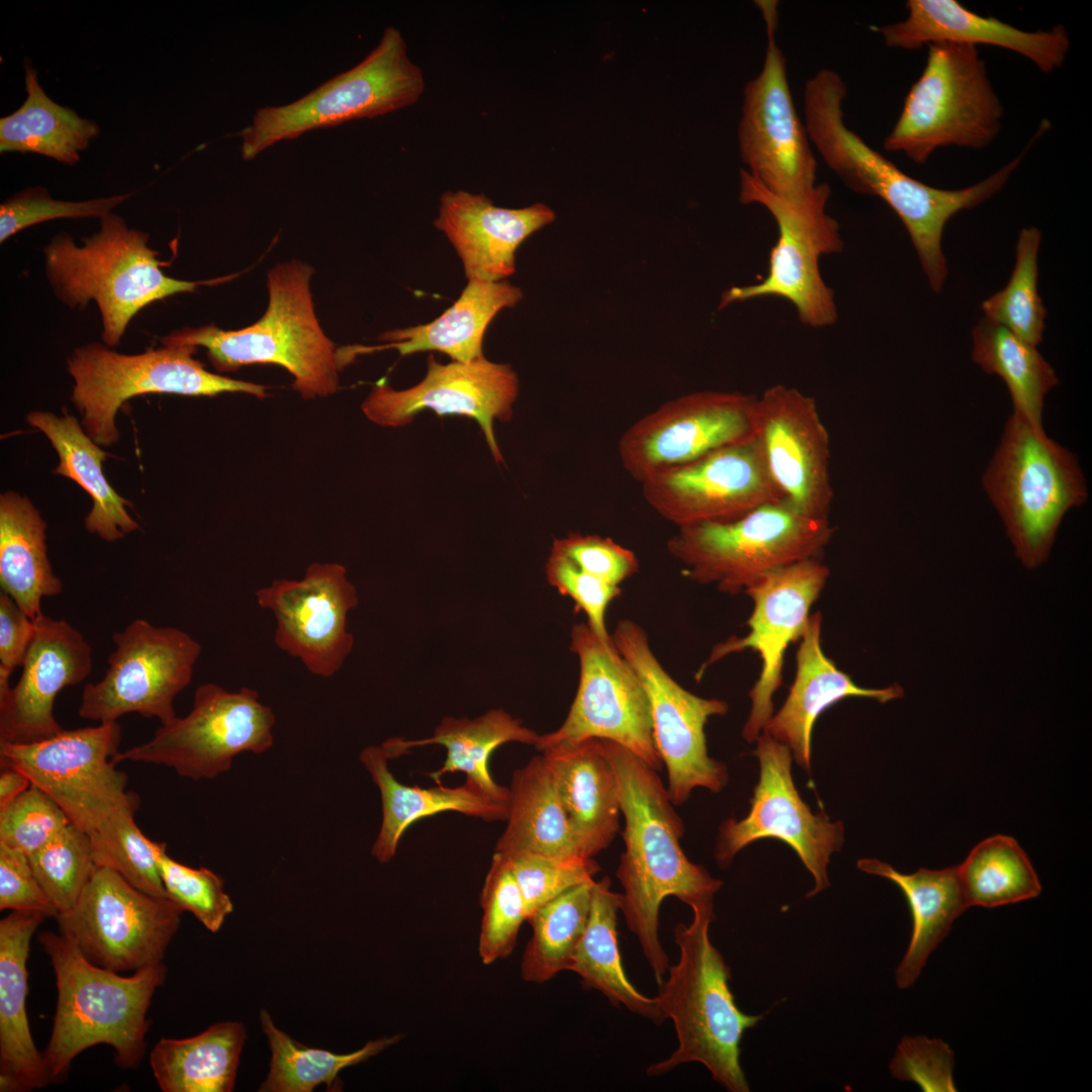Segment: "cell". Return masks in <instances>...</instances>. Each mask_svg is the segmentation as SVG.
I'll return each instance as SVG.
<instances>
[{
    "label": "cell",
    "instance_id": "obj_35",
    "mask_svg": "<svg viewBox=\"0 0 1092 1092\" xmlns=\"http://www.w3.org/2000/svg\"><path fill=\"white\" fill-rule=\"evenodd\" d=\"M540 735L524 726L522 722L502 709L490 710L474 718L446 717L436 727L432 736L418 740L390 738L383 742L391 758L407 752L413 747L438 744L447 749L441 768L429 776L436 784L450 772L466 775V783L486 797L509 805L510 788L497 785L489 774L488 762L492 752L508 742L536 745Z\"/></svg>",
    "mask_w": 1092,
    "mask_h": 1092
},
{
    "label": "cell",
    "instance_id": "obj_58",
    "mask_svg": "<svg viewBox=\"0 0 1092 1092\" xmlns=\"http://www.w3.org/2000/svg\"><path fill=\"white\" fill-rule=\"evenodd\" d=\"M0 909L35 910L49 917H58V911L31 869L28 855L1 842Z\"/></svg>",
    "mask_w": 1092,
    "mask_h": 1092
},
{
    "label": "cell",
    "instance_id": "obj_31",
    "mask_svg": "<svg viewBox=\"0 0 1092 1092\" xmlns=\"http://www.w3.org/2000/svg\"><path fill=\"white\" fill-rule=\"evenodd\" d=\"M49 916L13 910L0 921V1091H31L51 1083L26 1012L30 939Z\"/></svg>",
    "mask_w": 1092,
    "mask_h": 1092
},
{
    "label": "cell",
    "instance_id": "obj_37",
    "mask_svg": "<svg viewBox=\"0 0 1092 1092\" xmlns=\"http://www.w3.org/2000/svg\"><path fill=\"white\" fill-rule=\"evenodd\" d=\"M510 794L507 826L494 852L505 857L519 853L586 857L543 755L514 771Z\"/></svg>",
    "mask_w": 1092,
    "mask_h": 1092
},
{
    "label": "cell",
    "instance_id": "obj_39",
    "mask_svg": "<svg viewBox=\"0 0 1092 1092\" xmlns=\"http://www.w3.org/2000/svg\"><path fill=\"white\" fill-rule=\"evenodd\" d=\"M47 524L31 502L14 491L0 496V585L32 620L41 600L60 595L62 580L47 553Z\"/></svg>",
    "mask_w": 1092,
    "mask_h": 1092
},
{
    "label": "cell",
    "instance_id": "obj_49",
    "mask_svg": "<svg viewBox=\"0 0 1092 1092\" xmlns=\"http://www.w3.org/2000/svg\"><path fill=\"white\" fill-rule=\"evenodd\" d=\"M28 859L58 915L74 908L97 868L89 835L72 823Z\"/></svg>",
    "mask_w": 1092,
    "mask_h": 1092
},
{
    "label": "cell",
    "instance_id": "obj_33",
    "mask_svg": "<svg viewBox=\"0 0 1092 1092\" xmlns=\"http://www.w3.org/2000/svg\"><path fill=\"white\" fill-rule=\"evenodd\" d=\"M522 298V290L508 280H468L458 299L436 320L387 331L378 337L385 345L349 346L346 352L353 360L357 355L385 349H394L401 356L436 351L452 361L470 362L484 356V334L494 316Z\"/></svg>",
    "mask_w": 1092,
    "mask_h": 1092
},
{
    "label": "cell",
    "instance_id": "obj_9",
    "mask_svg": "<svg viewBox=\"0 0 1092 1092\" xmlns=\"http://www.w3.org/2000/svg\"><path fill=\"white\" fill-rule=\"evenodd\" d=\"M425 91L421 68L413 63L396 27L387 26L377 46L356 66L301 98L258 108L238 135L244 160L275 144L313 129L374 118L411 106Z\"/></svg>",
    "mask_w": 1092,
    "mask_h": 1092
},
{
    "label": "cell",
    "instance_id": "obj_6",
    "mask_svg": "<svg viewBox=\"0 0 1092 1092\" xmlns=\"http://www.w3.org/2000/svg\"><path fill=\"white\" fill-rule=\"evenodd\" d=\"M149 235L129 228L113 212L100 218V229L77 245L66 232L43 248L44 271L55 296L70 308L98 306L102 333L115 347L128 324L144 307L200 284L165 275L159 253L149 246Z\"/></svg>",
    "mask_w": 1092,
    "mask_h": 1092
},
{
    "label": "cell",
    "instance_id": "obj_15",
    "mask_svg": "<svg viewBox=\"0 0 1092 1092\" xmlns=\"http://www.w3.org/2000/svg\"><path fill=\"white\" fill-rule=\"evenodd\" d=\"M120 739L117 722L64 729L34 742L0 743V764L22 772L89 833L138 796L126 791L127 776L112 761Z\"/></svg>",
    "mask_w": 1092,
    "mask_h": 1092
},
{
    "label": "cell",
    "instance_id": "obj_4",
    "mask_svg": "<svg viewBox=\"0 0 1092 1092\" xmlns=\"http://www.w3.org/2000/svg\"><path fill=\"white\" fill-rule=\"evenodd\" d=\"M714 912L695 911L689 925L678 923L674 941L679 959L655 997L664 1019L672 1020L678 1045L647 1074H665L687 1063H700L713 1080L730 1092H748L740 1065L744 1032L763 1017L742 1012L729 987L731 970L712 944L709 929Z\"/></svg>",
    "mask_w": 1092,
    "mask_h": 1092
},
{
    "label": "cell",
    "instance_id": "obj_16",
    "mask_svg": "<svg viewBox=\"0 0 1092 1092\" xmlns=\"http://www.w3.org/2000/svg\"><path fill=\"white\" fill-rule=\"evenodd\" d=\"M611 636L647 696L653 741L667 770L672 804L685 803L696 788L720 792L728 771L724 763L709 756L705 726L710 717L725 715L728 704L698 697L677 684L652 652L647 633L634 621H619Z\"/></svg>",
    "mask_w": 1092,
    "mask_h": 1092
},
{
    "label": "cell",
    "instance_id": "obj_13",
    "mask_svg": "<svg viewBox=\"0 0 1092 1092\" xmlns=\"http://www.w3.org/2000/svg\"><path fill=\"white\" fill-rule=\"evenodd\" d=\"M755 4L764 20L766 49L760 72L743 90L737 131L740 156L745 171L771 193L801 199L817 185V160L776 37L779 3L760 0Z\"/></svg>",
    "mask_w": 1092,
    "mask_h": 1092
},
{
    "label": "cell",
    "instance_id": "obj_34",
    "mask_svg": "<svg viewBox=\"0 0 1092 1092\" xmlns=\"http://www.w3.org/2000/svg\"><path fill=\"white\" fill-rule=\"evenodd\" d=\"M390 758L383 745L368 746L360 754L381 797L382 821L371 848L379 862L390 861L405 830L427 816L454 811L488 821L506 820L509 805L491 800L467 783L456 788H422L399 783L388 767Z\"/></svg>",
    "mask_w": 1092,
    "mask_h": 1092
},
{
    "label": "cell",
    "instance_id": "obj_38",
    "mask_svg": "<svg viewBox=\"0 0 1092 1092\" xmlns=\"http://www.w3.org/2000/svg\"><path fill=\"white\" fill-rule=\"evenodd\" d=\"M27 423L40 430L56 449L59 465L54 473L73 479L90 494L93 506L84 520L89 533L113 542L140 528L126 511L130 503L105 478L102 462L106 453L87 435L75 417L67 412L62 417L49 412H32L27 416Z\"/></svg>",
    "mask_w": 1092,
    "mask_h": 1092
},
{
    "label": "cell",
    "instance_id": "obj_19",
    "mask_svg": "<svg viewBox=\"0 0 1092 1092\" xmlns=\"http://www.w3.org/2000/svg\"><path fill=\"white\" fill-rule=\"evenodd\" d=\"M754 755L759 761V780L750 800L748 814L724 821L719 829L715 857L728 867L743 847L763 838H776L791 846L814 879L807 894L812 897L829 887L827 867L830 855L844 840L841 821L831 822L822 811L812 813L802 800L792 777V752L765 732L756 739Z\"/></svg>",
    "mask_w": 1092,
    "mask_h": 1092
},
{
    "label": "cell",
    "instance_id": "obj_42",
    "mask_svg": "<svg viewBox=\"0 0 1092 1092\" xmlns=\"http://www.w3.org/2000/svg\"><path fill=\"white\" fill-rule=\"evenodd\" d=\"M24 72V102L0 118V152L34 153L66 165L77 164L81 152L99 135L100 127L52 100L27 60Z\"/></svg>",
    "mask_w": 1092,
    "mask_h": 1092
},
{
    "label": "cell",
    "instance_id": "obj_52",
    "mask_svg": "<svg viewBox=\"0 0 1092 1092\" xmlns=\"http://www.w3.org/2000/svg\"><path fill=\"white\" fill-rule=\"evenodd\" d=\"M159 873L169 898L209 931L217 932L234 911L224 881L212 871L180 863L164 849L159 857Z\"/></svg>",
    "mask_w": 1092,
    "mask_h": 1092
},
{
    "label": "cell",
    "instance_id": "obj_27",
    "mask_svg": "<svg viewBox=\"0 0 1092 1092\" xmlns=\"http://www.w3.org/2000/svg\"><path fill=\"white\" fill-rule=\"evenodd\" d=\"M33 623L21 675L0 697V743L34 742L64 730L54 716L55 700L92 670V649L79 630L43 614Z\"/></svg>",
    "mask_w": 1092,
    "mask_h": 1092
},
{
    "label": "cell",
    "instance_id": "obj_59",
    "mask_svg": "<svg viewBox=\"0 0 1092 1092\" xmlns=\"http://www.w3.org/2000/svg\"><path fill=\"white\" fill-rule=\"evenodd\" d=\"M34 634V623L4 592L0 593V697L9 690V679L22 666Z\"/></svg>",
    "mask_w": 1092,
    "mask_h": 1092
},
{
    "label": "cell",
    "instance_id": "obj_14",
    "mask_svg": "<svg viewBox=\"0 0 1092 1092\" xmlns=\"http://www.w3.org/2000/svg\"><path fill=\"white\" fill-rule=\"evenodd\" d=\"M275 722L256 690L229 692L204 684L195 690L185 717L161 725L149 741L117 752L112 761L161 764L187 779L212 780L228 771L237 755L270 749Z\"/></svg>",
    "mask_w": 1092,
    "mask_h": 1092
},
{
    "label": "cell",
    "instance_id": "obj_23",
    "mask_svg": "<svg viewBox=\"0 0 1092 1092\" xmlns=\"http://www.w3.org/2000/svg\"><path fill=\"white\" fill-rule=\"evenodd\" d=\"M828 576V567L818 558L801 560L764 575L745 590L753 602L748 634L715 645L698 671L699 678L709 665L735 652L752 649L758 653L761 670L749 692L751 709L742 730L748 742L756 741L774 714L772 697L782 684L785 652L802 637L811 606Z\"/></svg>",
    "mask_w": 1092,
    "mask_h": 1092
},
{
    "label": "cell",
    "instance_id": "obj_24",
    "mask_svg": "<svg viewBox=\"0 0 1092 1092\" xmlns=\"http://www.w3.org/2000/svg\"><path fill=\"white\" fill-rule=\"evenodd\" d=\"M519 393V379L505 363L484 356L470 362H438L433 354L427 359V373L416 385L394 389L377 382L361 404L365 417L381 427L397 428L411 424L425 410L438 416L458 415L479 425L496 462H503L494 434V422L510 421Z\"/></svg>",
    "mask_w": 1092,
    "mask_h": 1092
},
{
    "label": "cell",
    "instance_id": "obj_43",
    "mask_svg": "<svg viewBox=\"0 0 1092 1092\" xmlns=\"http://www.w3.org/2000/svg\"><path fill=\"white\" fill-rule=\"evenodd\" d=\"M973 360L989 374L1006 383L1013 412L1036 429H1042L1044 396L1058 383L1053 367L1036 347L986 317L973 330Z\"/></svg>",
    "mask_w": 1092,
    "mask_h": 1092
},
{
    "label": "cell",
    "instance_id": "obj_12",
    "mask_svg": "<svg viewBox=\"0 0 1092 1092\" xmlns=\"http://www.w3.org/2000/svg\"><path fill=\"white\" fill-rule=\"evenodd\" d=\"M196 347L165 345L127 355L104 343L77 347L67 360L74 379L72 401L82 415V427L101 446L118 441L115 415L127 399L146 393L214 396L243 392L268 396L267 386L207 371L193 358Z\"/></svg>",
    "mask_w": 1092,
    "mask_h": 1092
},
{
    "label": "cell",
    "instance_id": "obj_54",
    "mask_svg": "<svg viewBox=\"0 0 1092 1092\" xmlns=\"http://www.w3.org/2000/svg\"><path fill=\"white\" fill-rule=\"evenodd\" d=\"M69 824L61 807L31 784L0 810V842L29 855Z\"/></svg>",
    "mask_w": 1092,
    "mask_h": 1092
},
{
    "label": "cell",
    "instance_id": "obj_57",
    "mask_svg": "<svg viewBox=\"0 0 1092 1092\" xmlns=\"http://www.w3.org/2000/svg\"><path fill=\"white\" fill-rule=\"evenodd\" d=\"M553 545L583 571L613 585L619 586L639 569L636 555L608 537L570 533Z\"/></svg>",
    "mask_w": 1092,
    "mask_h": 1092
},
{
    "label": "cell",
    "instance_id": "obj_25",
    "mask_svg": "<svg viewBox=\"0 0 1092 1092\" xmlns=\"http://www.w3.org/2000/svg\"><path fill=\"white\" fill-rule=\"evenodd\" d=\"M256 601L275 617L280 650L314 675L330 677L340 670L354 645L348 614L358 604L345 566L314 562L301 579H278L259 588Z\"/></svg>",
    "mask_w": 1092,
    "mask_h": 1092
},
{
    "label": "cell",
    "instance_id": "obj_32",
    "mask_svg": "<svg viewBox=\"0 0 1092 1092\" xmlns=\"http://www.w3.org/2000/svg\"><path fill=\"white\" fill-rule=\"evenodd\" d=\"M542 755L583 853L594 858L613 842L621 814L617 777L601 740L560 742Z\"/></svg>",
    "mask_w": 1092,
    "mask_h": 1092
},
{
    "label": "cell",
    "instance_id": "obj_41",
    "mask_svg": "<svg viewBox=\"0 0 1092 1092\" xmlns=\"http://www.w3.org/2000/svg\"><path fill=\"white\" fill-rule=\"evenodd\" d=\"M621 893L613 892L604 877L593 884L588 919L570 967L584 986L603 993L610 1002L660 1023L664 1020L654 998L639 992L628 980L618 944L617 920Z\"/></svg>",
    "mask_w": 1092,
    "mask_h": 1092
},
{
    "label": "cell",
    "instance_id": "obj_29",
    "mask_svg": "<svg viewBox=\"0 0 1092 1092\" xmlns=\"http://www.w3.org/2000/svg\"><path fill=\"white\" fill-rule=\"evenodd\" d=\"M555 219L543 203L522 208L494 205L484 194L446 191L435 228L456 250L468 280L496 282L516 271V252L532 234Z\"/></svg>",
    "mask_w": 1092,
    "mask_h": 1092
},
{
    "label": "cell",
    "instance_id": "obj_28",
    "mask_svg": "<svg viewBox=\"0 0 1092 1092\" xmlns=\"http://www.w3.org/2000/svg\"><path fill=\"white\" fill-rule=\"evenodd\" d=\"M904 20L875 27L889 48L917 50L924 44L952 42L988 44L1015 52L1040 71L1061 68L1070 48L1063 25L1025 31L992 16H981L956 0H908Z\"/></svg>",
    "mask_w": 1092,
    "mask_h": 1092
},
{
    "label": "cell",
    "instance_id": "obj_44",
    "mask_svg": "<svg viewBox=\"0 0 1092 1092\" xmlns=\"http://www.w3.org/2000/svg\"><path fill=\"white\" fill-rule=\"evenodd\" d=\"M260 1023L271 1052L269 1073L258 1089L261 1092H311L321 1084L331 1088L342 1070L366 1062L402 1037L400 1033L384 1036L355 1052L336 1054L298 1043L275 1025L265 1009L260 1011Z\"/></svg>",
    "mask_w": 1092,
    "mask_h": 1092
},
{
    "label": "cell",
    "instance_id": "obj_5",
    "mask_svg": "<svg viewBox=\"0 0 1092 1092\" xmlns=\"http://www.w3.org/2000/svg\"><path fill=\"white\" fill-rule=\"evenodd\" d=\"M312 274L310 265L296 259L277 264L267 273V309L255 324L237 331L213 324L184 328L161 343L203 347L213 368L223 373L252 364L279 365L292 375V387L303 398L332 395L343 367L339 349L314 312Z\"/></svg>",
    "mask_w": 1092,
    "mask_h": 1092
},
{
    "label": "cell",
    "instance_id": "obj_40",
    "mask_svg": "<svg viewBox=\"0 0 1092 1092\" xmlns=\"http://www.w3.org/2000/svg\"><path fill=\"white\" fill-rule=\"evenodd\" d=\"M247 1038L243 1023L212 1024L182 1039L161 1038L150 1066L164 1092H231Z\"/></svg>",
    "mask_w": 1092,
    "mask_h": 1092
},
{
    "label": "cell",
    "instance_id": "obj_3",
    "mask_svg": "<svg viewBox=\"0 0 1092 1092\" xmlns=\"http://www.w3.org/2000/svg\"><path fill=\"white\" fill-rule=\"evenodd\" d=\"M37 939L51 959L58 989L52 1034L42 1054L50 1081H61L80 1053L99 1043L113 1048L118 1066L135 1068L146 1052L147 1013L165 981V965L124 977L91 963L62 933L42 931Z\"/></svg>",
    "mask_w": 1092,
    "mask_h": 1092
},
{
    "label": "cell",
    "instance_id": "obj_56",
    "mask_svg": "<svg viewBox=\"0 0 1092 1092\" xmlns=\"http://www.w3.org/2000/svg\"><path fill=\"white\" fill-rule=\"evenodd\" d=\"M953 1063V1052L946 1042L917 1035L901 1039L889 1067L895 1079L914 1082L923 1091L954 1092Z\"/></svg>",
    "mask_w": 1092,
    "mask_h": 1092
},
{
    "label": "cell",
    "instance_id": "obj_1",
    "mask_svg": "<svg viewBox=\"0 0 1092 1092\" xmlns=\"http://www.w3.org/2000/svg\"><path fill=\"white\" fill-rule=\"evenodd\" d=\"M600 740L617 777L625 821L616 872L623 888L620 911L660 986L669 968L658 935L662 901L673 896L693 912H714L723 882L686 856L679 844L685 825L657 770L625 747Z\"/></svg>",
    "mask_w": 1092,
    "mask_h": 1092
},
{
    "label": "cell",
    "instance_id": "obj_20",
    "mask_svg": "<svg viewBox=\"0 0 1092 1092\" xmlns=\"http://www.w3.org/2000/svg\"><path fill=\"white\" fill-rule=\"evenodd\" d=\"M570 649L579 661L575 698L562 725L540 735L535 747L542 751L565 741L610 740L659 770L662 761L653 741L649 702L636 673L587 623L573 625Z\"/></svg>",
    "mask_w": 1092,
    "mask_h": 1092
},
{
    "label": "cell",
    "instance_id": "obj_2",
    "mask_svg": "<svg viewBox=\"0 0 1092 1092\" xmlns=\"http://www.w3.org/2000/svg\"><path fill=\"white\" fill-rule=\"evenodd\" d=\"M846 94L843 79L832 69H820L806 81L803 120L811 145L850 190L877 196L892 208L910 236L931 288L938 292L947 274L941 250L945 224L957 212L973 208L1001 190L1031 144L975 185L938 189L904 173L846 125Z\"/></svg>",
    "mask_w": 1092,
    "mask_h": 1092
},
{
    "label": "cell",
    "instance_id": "obj_26",
    "mask_svg": "<svg viewBox=\"0 0 1092 1092\" xmlns=\"http://www.w3.org/2000/svg\"><path fill=\"white\" fill-rule=\"evenodd\" d=\"M755 417V435L783 497L806 516L827 519L830 439L814 398L776 384L756 396Z\"/></svg>",
    "mask_w": 1092,
    "mask_h": 1092
},
{
    "label": "cell",
    "instance_id": "obj_10",
    "mask_svg": "<svg viewBox=\"0 0 1092 1092\" xmlns=\"http://www.w3.org/2000/svg\"><path fill=\"white\" fill-rule=\"evenodd\" d=\"M923 71L884 140L888 152L925 163L940 147L982 149L999 133L1003 107L975 46H927Z\"/></svg>",
    "mask_w": 1092,
    "mask_h": 1092
},
{
    "label": "cell",
    "instance_id": "obj_45",
    "mask_svg": "<svg viewBox=\"0 0 1092 1092\" xmlns=\"http://www.w3.org/2000/svg\"><path fill=\"white\" fill-rule=\"evenodd\" d=\"M968 907L996 908L1036 898L1037 874L1016 839L996 834L972 848L957 866Z\"/></svg>",
    "mask_w": 1092,
    "mask_h": 1092
},
{
    "label": "cell",
    "instance_id": "obj_8",
    "mask_svg": "<svg viewBox=\"0 0 1092 1092\" xmlns=\"http://www.w3.org/2000/svg\"><path fill=\"white\" fill-rule=\"evenodd\" d=\"M833 531L827 519L782 498L731 522L677 528L667 550L691 580L738 594L779 568L818 558Z\"/></svg>",
    "mask_w": 1092,
    "mask_h": 1092
},
{
    "label": "cell",
    "instance_id": "obj_48",
    "mask_svg": "<svg viewBox=\"0 0 1092 1092\" xmlns=\"http://www.w3.org/2000/svg\"><path fill=\"white\" fill-rule=\"evenodd\" d=\"M1040 232L1023 229L1016 245V261L1007 285L982 302L985 317L1036 347L1042 339L1046 310L1037 292V253Z\"/></svg>",
    "mask_w": 1092,
    "mask_h": 1092
},
{
    "label": "cell",
    "instance_id": "obj_47",
    "mask_svg": "<svg viewBox=\"0 0 1092 1092\" xmlns=\"http://www.w3.org/2000/svg\"><path fill=\"white\" fill-rule=\"evenodd\" d=\"M139 806L136 796L87 833L93 857L97 867L117 872L139 890L169 898L159 873V857L166 843L152 841L141 831L134 821Z\"/></svg>",
    "mask_w": 1092,
    "mask_h": 1092
},
{
    "label": "cell",
    "instance_id": "obj_7",
    "mask_svg": "<svg viewBox=\"0 0 1092 1092\" xmlns=\"http://www.w3.org/2000/svg\"><path fill=\"white\" fill-rule=\"evenodd\" d=\"M982 481L1026 568L1048 559L1064 516L1088 496L1077 457L1014 412Z\"/></svg>",
    "mask_w": 1092,
    "mask_h": 1092
},
{
    "label": "cell",
    "instance_id": "obj_11",
    "mask_svg": "<svg viewBox=\"0 0 1092 1092\" xmlns=\"http://www.w3.org/2000/svg\"><path fill=\"white\" fill-rule=\"evenodd\" d=\"M830 194L828 184L817 183L801 199L785 198L771 193L745 170L740 171V202L763 206L776 221L778 239L769 252L765 277L754 284L727 289L719 308L733 302L777 297L791 302L800 321L811 328L835 324L834 292L820 271L824 255L843 249L839 224L827 211Z\"/></svg>",
    "mask_w": 1092,
    "mask_h": 1092
},
{
    "label": "cell",
    "instance_id": "obj_17",
    "mask_svg": "<svg viewBox=\"0 0 1092 1092\" xmlns=\"http://www.w3.org/2000/svg\"><path fill=\"white\" fill-rule=\"evenodd\" d=\"M183 909L149 895L117 872L97 867L72 910L57 917L60 933L94 965L138 972L162 963Z\"/></svg>",
    "mask_w": 1092,
    "mask_h": 1092
},
{
    "label": "cell",
    "instance_id": "obj_21",
    "mask_svg": "<svg viewBox=\"0 0 1092 1092\" xmlns=\"http://www.w3.org/2000/svg\"><path fill=\"white\" fill-rule=\"evenodd\" d=\"M756 396L697 391L668 400L631 424L618 442L623 469L642 483L650 476L756 434Z\"/></svg>",
    "mask_w": 1092,
    "mask_h": 1092
},
{
    "label": "cell",
    "instance_id": "obj_46",
    "mask_svg": "<svg viewBox=\"0 0 1092 1092\" xmlns=\"http://www.w3.org/2000/svg\"><path fill=\"white\" fill-rule=\"evenodd\" d=\"M595 880L564 892L532 913V927L521 963L522 978L542 984L569 971L589 914Z\"/></svg>",
    "mask_w": 1092,
    "mask_h": 1092
},
{
    "label": "cell",
    "instance_id": "obj_36",
    "mask_svg": "<svg viewBox=\"0 0 1092 1092\" xmlns=\"http://www.w3.org/2000/svg\"><path fill=\"white\" fill-rule=\"evenodd\" d=\"M856 866L867 874L890 880L906 897L912 916V935L895 978L900 989H907L916 982L929 954L948 934L953 921L969 908L957 866L941 870L921 868L912 874L900 873L876 858L858 859Z\"/></svg>",
    "mask_w": 1092,
    "mask_h": 1092
},
{
    "label": "cell",
    "instance_id": "obj_22",
    "mask_svg": "<svg viewBox=\"0 0 1092 1092\" xmlns=\"http://www.w3.org/2000/svg\"><path fill=\"white\" fill-rule=\"evenodd\" d=\"M640 484L649 507L677 528L731 522L784 498L756 435Z\"/></svg>",
    "mask_w": 1092,
    "mask_h": 1092
},
{
    "label": "cell",
    "instance_id": "obj_30",
    "mask_svg": "<svg viewBox=\"0 0 1092 1092\" xmlns=\"http://www.w3.org/2000/svg\"><path fill=\"white\" fill-rule=\"evenodd\" d=\"M821 625L819 613L810 615L797 652V671L789 695L762 731L787 745L796 762L807 771L811 768L813 727L824 711L850 697L884 704L904 695L899 685L884 689L857 686L823 652Z\"/></svg>",
    "mask_w": 1092,
    "mask_h": 1092
},
{
    "label": "cell",
    "instance_id": "obj_51",
    "mask_svg": "<svg viewBox=\"0 0 1092 1092\" xmlns=\"http://www.w3.org/2000/svg\"><path fill=\"white\" fill-rule=\"evenodd\" d=\"M506 858L520 888L527 919L569 889L595 880L601 870L594 858L581 856L519 853Z\"/></svg>",
    "mask_w": 1092,
    "mask_h": 1092
},
{
    "label": "cell",
    "instance_id": "obj_55",
    "mask_svg": "<svg viewBox=\"0 0 1092 1092\" xmlns=\"http://www.w3.org/2000/svg\"><path fill=\"white\" fill-rule=\"evenodd\" d=\"M545 573L549 584L570 598L575 607L585 614L586 623L598 638L605 645L614 646L606 627V614L611 602L620 595V586L586 573L554 545L546 562Z\"/></svg>",
    "mask_w": 1092,
    "mask_h": 1092
},
{
    "label": "cell",
    "instance_id": "obj_60",
    "mask_svg": "<svg viewBox=\"0 0 1092 1092\" xmlns=\"http://www.w3.org/2000/svg\"><path fill=\"white\" fill-rule=\"evenodd\" d=\"M31 785L20 771L11 767H1L0 774V810L6 808Z\"/></svg>",
    "mask_w": 1092,
    "mask_h": 1092
},
{
    "label": "cell",
    "instance_id": "obj_50",
    "mask_svg": "<svg viewBox=\"0 0 1092 1092\" xmlns=\"http://www.w3.org/2000/svg\"><path fill=\"white\" fill-rule=\"evenodd\" d=\"M482 909L478 954L483 965L508 958L521 925L527 921L525 903L509 861L494 852L480 895Z\"/></svg>",
    "mask_w": 1092,
    "mask_h": 1092
},
{
    "label": "cell",
    "instance_id": "obj_18",
    "mask_svg": "<svg viewBox=\"0 0 1092 1092\" xmlns=\"http://www.w3.org/2000/svg\"><path fill=\"white\" fill-rule=\"evenodd\" d=\"M112 641L108 668L99 681L84 687L79 716L108 723L138 713L161 725L171 723L177 718L174 700L191 682L199 642L181 629L144 619L116 631Z\"/></svg>",
    "mask_w": 1092,
    "mask_h": 1092
},
{
    "label": "cell",
    "instance_id": "obj_53",
    "mask_svg": "<svg viewBox=\"0 0 1092 1092\" xmlns=\"http://www.w3.org/2000/svg\"><path fill=\"white\" fill-rule=\"evenodd\" d=\"M131 194L81 201L53 198L43 187H28L0 205V243L31 225L56 218H102Z\"/></svg>",
    "mask_w": 1092,
    "mask_h": 1092
}]
</instances>
